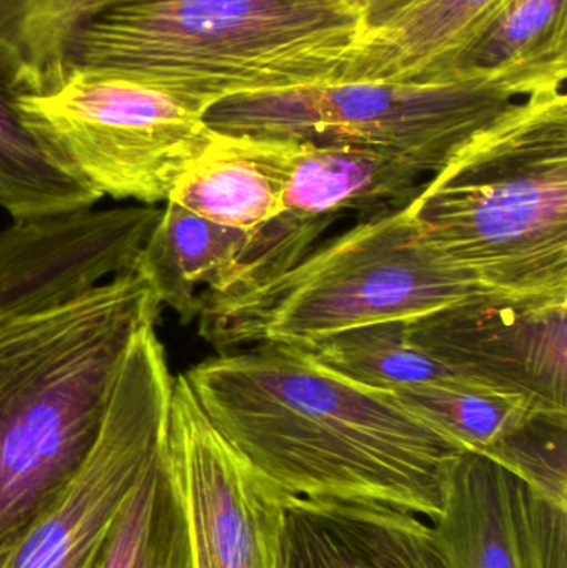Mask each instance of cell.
<instances>
[{
  "label": "cell",
  "mask_w": 567,
  "mask_h": 568,
  "mask_svg": "<svg viewBox=\"0 0 567 568\" xmlns=\"http://www.w3.org/2000/svg\"><path fill=\"white\" fill-rule=\"evenodd\" d=\"M288 568H443L422 517L375 503L285 496Z\"/></svg>",
  "instance_id": "cell-14"
},
{
  "label": "cell",
  "mask_w": 567,
  "mask_h": 568,
  "mask_svg": "<svg viewBox=\"0 0 567 568\" xmlns=\"http://www.w3.org/2000/svg\"><path fill=\"white\" fill-rule=\"evenodd\" d=\"M235 139L279 186L276 219L322 232L345 212L365 219L409 205L429 176L398 153L360 143Z\"/></svg>",
  "instance_id": "cell-13"
},
{
  "label": "cell",
  "mask_w": 567,
  "mask_h": 568,
  "mask_svg": "<svg viewBox=\"0 0 567 568\" xmlns=\"http://www.w3.org/2000/svg\"><path fill=\"white\" fill-rule=\"evenodd\" d=\"M429 527L443 568H567V509L472 450L453 463Z\"/></svg>",
  "instance_id": "cell-12"
},
{
  "label": "cell",
  "mask_w": 567,
  "mask_h": 568,
  "mask_svg": "<svg viewBox=\"0 0 567 568\" xmlns=\"http://www.w3.org/2000/svg\"><path fill=\"white\" fill-rule=\"evenodd\" d=\"M166 469L189 527L195 568H279L285 496L213 426L185 376L173 381Z\"/></svg>",
  "instance_id": "cell-9"
},
{
  "label": "cell",
  "mask_w": 567,
  "mask_h": 568,
  "mask_svg": "<svg viewBox=\"0 0 567 568\" xmlns=\"http://www.w3.org/2000/svg\"><path fill=\"white\" fill-rule=\"evenodd\" d=\"M346 2L362 12L369 30L385 22L393 13L405 7L409 0H346Z\"/></svg>",
  "instance_id": "cell-25"
},
{
  "label": "cell",
  "mask_w": 567,
  "mask_h": 568,
  "mask_svg": "<svg viewBox=\"0 0 567 568\" xmlns=\"http://www.w3.org/2000/svg\"><path fill=\"white\" fill-rule=\"evenodd\" d=\"M489 293L426 240L406 205L365 216L246 293L200 296L199 333L220 353L308 349L353 327L413 321Z\"/></svg>",
  "instance_id": "cell-5"
},
{
  "label": "cell",
  "mask_w": 567,
  "mask_h": 568,
  "mask_svg": "<svg viewBox=\"0 0 567 568\" xmlns=\"http://www.w3.org/2000/svg\"><path fill=\"white\" fill-rule=\"evenodd\" d=\"M279 568H288V557H286V547L285 550H283L282 559H280Z\"/></svg>",
  "instance_id": "cell-26"
},
{
  "label": "cell",
  "mask_w": 567,
  "mask_h": 568,
  "mask_svg": "<svg viewBox=\"0 0 567 568\" xmlns=\"http://www.w3.org/2000/svg\"><path fill=\"white\" fill-rule=\"evenodd\" d=\"M159 216L136 205L13 220L0 232V326L129 272Z\"/></svg>",
  "instance_id": "cell-11"
},
{
  "label": "cell",
  "mask_w": 567,
  "mask_h": 568,
  "mask_svg": "<svg viewBox=\"0 0 567 568\" xmlns=\"http://www.w3.org/2000/svg\"><path fill=\"white\" fill-rule=\"evenodd\" d=\"M393 394L463 449L483 456L515 436L533 417L563 414L546 413L525 397L476 386L458 377L405 387Z\"/></svg>",
  "instance_id": "cell-21"
},
{
  "label": "cell",
  "mask_w": 567,
  "mask_h": 568,
  "mask_svg": "<svg viewBox=\"0 0 567 568\" xmlns=\"http://www.w3.org/2000/svg\"><path fill=\"white\" fill-rule=\"evenodd\" d=\"M183 376L213 426L280 493L383 504L428 524L442 513L465 449L389 390L276 344L220 353Z\"/></svg>",
  "instance_id": "cell-1"
},
{
  "label": "cell",
  "mask_w": 567,
  "mask_h": 568,
  "mask_svg": "<svg viewBox=\"0 0 567 568\" xmlns=\"http://www.w3.org/2000/svg\"><path fill=\"white\" fill-rule=\"evenodd\" d=\"M366 32L346 0H129L80 27L67 67L150 73L215 105L338 82Z\"/></svg>",
  "instance_id": "cell-4"
},
{
  "label": "cell",
  "mask_w": 567,
  "mask_h": 568,
  "mask_svg": "<svg viewBox=\"0 0 567 568\" xmlns=\"http://www.w3.org/2000/svg\"><path fill=\"white\" fill-rule=\"evenodd\" d=\"M129 0H0V43L23 67V89L40 90L67 69L80 27L103 9Z\"/></svg>",
  "instance_id": "cell-23"
},
{
  "label": "cell",
  "mask_w": 567,
  "mask_h": 568,
  "mask_svg": "<svg viewBox=\"0 0 567 568\" xmlns=\"http://www.w3.org/2000/svg\"><path fill=\"white\" fill-rule=\"evenodd\" d=\"M567 301L482 294L409 321V339L453 376L567 414Z\"/></svg>",
  "instance_id": "cell-10"
},
{
  "label": "cell",
  "mask_w": 567,
  "mask_h": 568,
  "mask_svg": "<svg viewBox=\"0 0 567 568\" xmlns=\"http://www.w3.org/2000/svg\"><path fill=\"white\" fill-rule=\"evenodd\" d=\"M173 381L155 327H142L92 453L59 499L0 549V568H92L120 507L163 446Z\"/></svg>",
  "instance_id": "cell-8"
},
{
  "label": "cell",
  "mask_w": 567,
  "mask_h": 568,
  "mask_svg": "<svg viewBox=\"0 0 567 568\" xmlns=\"http://www.w3.org/2000/svg\"><path fill=\"white\" fill-rule=\"evenodd\" d=\"M22 89V63L0 43V209L13 220L92 209L100 196L60 169L23 123Z\"/></svg>",
  "instance_id": "cell-17"
},
{
  "label": "cell",
  "mask_w": 567,
  "mask_h": 568,
  "mask_svg": "<svg viewBox=\"0 0 567 568\" xmlns=\"http://www.w3.org/2000/svg\"><path fill=\"white\" fill-rule=\"evenodd\" d=\"M163 447L165 440L120 507L92 568H195Z\"/></svg>",
  "instance_id": "cell-19"
},
{
  "label": "cell",
  "mask_w": 567,
  "mask_h": 568,
  "mask_svg": "<svg viewBox=\"0 0 567 568\" xmlns=\"http://www.w3.org/2000/svg\"><path fill=\"white\" fill-rule=\"evenodd\" d=\"M503 0H409L363 37L338 82L446 75Z\"/></svg>",
  "instance_id": "cell-15"
},
{
  "label": "cell",
  "mask_w": 567,
  "mask_h": 568,
  "mask_svg": "<svg viewBox=\"0 0 567 568\" xmlns=\"http://www.w3.org/2000/svg\"><path fill=\"white\" fill-rule=\"evenodd\" d=\"M486 457L512 470L549 503L567 509V414L533 417Z\"/></svg>",
  "instance_id": "cell-24"
},
{
  "label": "cell",
  "mask_w": 567,
  "mask_h": 568,
  "mask_svg": "<svg viewBox=\"0 0 567 568\" xmlns=\"http://www.w3.org/2000/svg\"><path fill=\"white\" fill-rule=\"evenodd\" d=\"M409 321H382L353 327L308 347L322 366L340 376L373 387L395 390L452 379V373L413 344Z\"/></svg>",
  "instance_id": "cell-22"
},
{
  "label": "cell",
  "mask_w": 567,
  "mask_h": 568,
  "mask_svg": "<svg viewBox=\"0 0 567 568\" xmlns=\"http://www.w3.org/2000/svg\"><path fill=\"white\" fill-rule=\"evenodd\" d=\"M563 85L522 67L369 80L232 97L206 112L223 135L346 142L389 150L429 176L508 106Z\"/></svg>",
  "instance_id": "cell-6"
},
{
  "label": "cell",
  "mask_w": 567,
  "mask_h": 568,
  "mask_svg": "<svg viewBox=\"0 0 567 568\" xmlns=\"http://www.w3.org/2000/svg\"><path fill=\"white\" fill-rule=\"evenodd\" d=\"M522 67L565 85L567 0H503L446 75Z\"/></svg>",
  "instance_id": "cell-20"
},
{
  "label": "cell",
  "mask_w": 567,
  "mask_h": 568,
  "mask_svg": "<svg viewBox=\"0 0 567 568\" xmlns=\"http://www.w3.org/2000/svg\"><path fill=\"white\" fill-rule=\"evenodd\" d=\"M250 239L252 233L165 202L130 270L153 287L160 303L190 324L202 310V293H220L232 282Z\"/></svg>",
  "instance_id": "cell-16"
},
{
  "label": "cell",
  "mask_w": 567,
  "mask_h": 568,
  "mask_svg": "<svg viewBox=\"0 0 567 568\" xmlns=\"http://www.w3.org/2000/svg\"><path fill=\"white\" fill-rule=\"evenodd\" d=\"M212 103L150 73L70 65L17 109L50 159L103 199L165 203L210 136Z\"/></svg>",
  "instance_id": "cell-7"
},
{
  "label": "cell",
  "mask_w": 567,
  "mask_h": 568,
  "mask_svg": "<svg viewBox=\"0 0 567 568\" xmlns=\"http://www.w3.org/2000/svg\"><path fill=\"white\" fill-rule=\"evenodd\" d=\"M166 202L252 235L280 213L279 186L269 173L239 139L213 130L176 179Z\"/></svg>",
  "instance_id": "cell-18"
},
{
  "label": "cell",
  "mask_w": 567,
  "mask_h": 568,
  "mask_svg": "<svg viewBox=\"0 0 567 568\" xmlns=\"http://www.w3.org/2000/svg\"><path fill=\"white\" fill-rule=\"evenodd\" d=\"M408 210L426 240L492 293L567 301L565 90L508 106Z\"/></svg>",
  "instance_id": "cell-3"
},
{
  "label": "cell",
  "mask_w": 567,
  "mask_h": 568,
  "mask_svg": "<svg viewBox=\"0 0 567 568\" xmlns=\"http://www.w3.org/2000/svg\"><path fill=\"white\" fill-rule=\"evenodd\" d=\"M159 296L119 273L82 296L0 326V549L75 479L92 453L133 337Z\"/></svg>",
  "instance_id": "cell-2"
}]
</instances>
